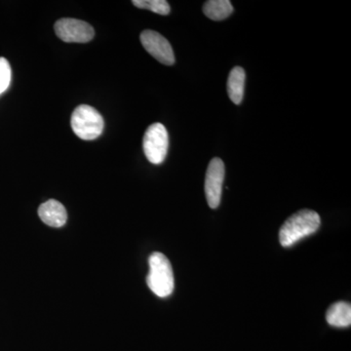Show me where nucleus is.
<instances>
[{"mask_svg": "<svg viewBox=\"0 0 351 351\" xmlns=\"http://www.w3.org/2000/svg\"><path fill=\"white\" fill-rule=\"evenodd\" d=\"M233 12L232 2L228 0H209L203 5V13L213 21H223Z\"/></svg>", "mask_w": 351, "mask_h": 351, "instance_id": "obj_11", "label": "nucleus"}, {"mask_svg": "<svg viewBox=\"0 0 351 351\" xmlns=\"http://www.w3.org/2000/svg\"><path fill=\"white\" fill-rule=\"evenodd\" d=\"M245 80L246 75L241 66H235L228 75V94L235 105H240L244 96Z\"/></svg>", "mask_w": 351, "mask_h": 351, "instance_id": "obj_10", "label": "nucleus"}, {"mask_svg": "<svg viewBox=\"0 0 351 351\" xmlns=\"http://www.w3.org/2000/svg\"><path fill=\"white\" fill-rule=\"evenodd\" d=\"M326 320L331 326L350 327L351 324V306L346 302H337L329 307Z\"/></svg>", "mask_w": 351, "mask_h": 351, "instance_id": "obj_9", "label": "nucleus"}, {"mask_svg": "<svg viewBox=\"0 0 351 351\" xmlns=\"http://www.w3.org/2000/svg\"><path fill=\"white\" fill-rule=\"evenodd\" d=\"M58 38L68 43H86L94 38L93 27L84 21L64 18L54 25Z\"/></svg>", "mask_w": 351, "mask_h": 351, "instance_id": "obj_5", "label": "nucleus"}, {"mask_svg": "<svg viewBox=\"0 0 351 351\" xmlns=\"http://www.w3.org/2000/svg\"><path fill=\"white\" fill-rule=\"evenodd\" d=\"M149 272L147 283L152 292L166 298L174 291L175 281L170 261L162 253L154 252L149 258Z\"/></svg>", "mask_w": 351, "mask_h": 351, "instance_id": "obj_2", "label": "nucleus"}, {"mask_svg": "<svg viewBox=\"0 0 351 351\" xmlns=\"http://www.w3.org/2000/svg\"><path fill=\"white\" fill-rule=\"evenodd\" d=\"M132 3L138 8L147 9L159 15H169L171 11L169 3L165 0H134Z\"/></svg>", "mask_w": 351, "mask_h": 351, "instance_id": "obj_12", "label": "nucleus"}, {"mask_svg": "<svg viewBox=\"0 0 351 351\" xmlns=\"http://www.w3.org/2000/svg\"><path fill=\"white\" fill-rule=\"evenodd\" d=\"M141 43L149 54L166 66L175 64V55L172 46L160 34L154 31H144L141 34Z\"/></svg>", "mask_w": 351, "mask_h": 351, "instance_id": "obj_7", "label": "nucleus"}, {"mask_svg": "<svg viewBox=\"0 0 351 351\" xmlns=\"http://www.w3.org/2000/svg\"><path fill=\"white\" fill-rule=\"evenodd\" d=\"M38 216L45 225L52 228H62L68 219L66 208L54 199L46 201L39 206Z\"/></svg>", "mask_w": 351, "mask_h": 351, "instance_id": "obj_8", "label": "nucleus"}, {"mask_svg": "<svg viewBox=\"0 0 351 351\" xmlns=\"http://www.w3.org/2000/svg\"><path fill=\"white\" fill-rule=\"evenodd\" d=\"M320 216L313 210L304 209L290 217L281 226L279 241L283 247H290L317 232Z\"/></svg>", "mask_w": 351, "mask_h": 351, "instance_id": "obj_1", "label": "nucleus"}, {"mask_svg": "<svg viewBox=\"0 0 351 351\" xmlns=\"http://www.w3.org/2000/svg\"><path fill=\"white\" fill-rule=\"evenodd\" d=\"M12 71L10 64L5 58L0 57V95L4 93L10 86Z\"/></svg>", "mask_w": 351, "mask_h": 351, "instance_id": "obj_13", "label": "nucleus"}, {"mask_svg": "<svg viewBox=\"0 0 351 351\" xmlns=\"http://www.w3.org/2000/svg\"><path fill=\"white\" fill-rule=\"evenodd\" d=\"M225 180V164L221 158L212 159L205 178V195L210 208L216 209L221 203L223 184Z\"/></svg>", "mask_w": 351, "mask_h": 351, "instance_id": "obj_6", "label": "nucleus"}, {"mask_svg": "<svg viewBox=\"0 0 351 351\" xmlns=\"http://www.w3.org/2000/svg\"><path fill=\"white\" fill-rule=\"evenodd\" d=\"M71 128L78 138L92 141L100 137L105 127L103 117L96 108L80 105L71 114Z\"/></svg>", "mask_w": 351, "mask_h": 351, "instance_id": "obj_3", "label": "nucleus"}, {"mask_svg": "<svg viewBox=\"0 0 351 351\" xmlns=\"http://www.w3.org/2000/svg\"><path fill=\"white\" fill-rule=\"evenodd\" d=\"M143 147L149 162L158 165L165 160L169 147V136L163 124L154 123L147 129Z\"/></svg>", "mask_w": 351, "mask_h": 351, "instance_id": "obj_4", "label": "nucleus"}]
</instances>
